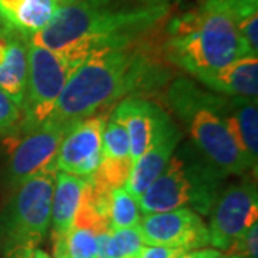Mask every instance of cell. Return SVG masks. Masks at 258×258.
I'll return each instance as SVG.
<instances>
[{"label": "cell", "instance_id": "1", "mask_svg": "<svg viewBox=\"0 0 258 258\" xmlns=\"http://www.w3.org/2000/svg\"><path fill=\"white\" fill-rule=\"evenodd\" d=\"M169 10V5L147 6L135 0H78L59 8L46 28L29 42L63 56L76 69L96 50L147 39Z\"/></svg>", "mask_w": 258, "mask_h": 258}, {"label": "cell", "instance_id": "2", "mask_svg": "<svg viewBox=\"0 0 258 258\" xmlns=\"http://www.w3.org/2000/svg\"><path fill=\"white\" fill-rule=\"evenodd\" d=\"M147 39L128 46L101 49L83 59L68 79L49 120L71 128L113 102L132 95L142 96L141 92L162 86L168 72Z\"/></svg>", "mask_w": 258, "mask_h": 258}, {"label": "cell", "instance_id": "3", "mask_svg": "<svg viewBox=\"0 0 258 258\" xmlns=\"http://www.w3.org/2000/svg\"><path fill=\"white\" fill-rule=\"evenodd\" d=\"M161 55L194 78L252 56L241 40L237 22L207 5H198L168 22Z\"/></svg>", "mask_w": 258, "mask_h": 258}, {"label": "cell", "instance_id": "4", "mask_svg": "<svg viewBox=\"0 0 258 258\" xmlns=\"http://www.w3.org/2000/svg\"><path fill=\"white\" fill-rule=\"evenodd\" d=\"M227 176L191 142H179L164 171L138 198L144 215L191 208L210 215Z\"/></svg>", "mask_w": 258, "mask_h": 258}, {"label": "cell", "instance_id": "5", "mask_svg": "<svg viewBox=\"0 0 258 258\" xmlns=\"http://www.w3.org/2000/svg\"><path fill=\"white\" fill-rule=\"evenodd\" d=\"M166 102L184 123L197 148L225 176L245 175L249 168L234 145L218 111V93L178 78L166 91Z\"/></svg>", "mask_w": 258, "mask_h": 258}, {"label": "cell", "instance_id": "6", "mask_svg": "<svg viewBox=\"0 0 258 258\" xmlns=\"http://www.w3.org/2000/svg\"><path fill=\"white\" fill-rule=\"evenodd\" d=\"M56 174V169L43 171L15 189L0 214V245L5 252L37 248L45 240Z\"/></svg>", "mask_w": 258, "mask_h": 258}, {"label": "cell", "instance_id": "7", "mask_svg": "<svg viewBox=\"0 0 258 258\" xmlns=\"http://www.w3.org/2000/svg\"><path fill=\"white\" fill-rule=\"evenodd\" d=\"M74 71V66L63 56L29 42L28 81L19 134L29 132L52 118L56 103Z\"/></svg>", "mask_w": 258, "mask_h": 258}, {"label": "cell", "instance_id": "8", "mask_svg": "<svg viewBox=\"0 0 258 258\" xmlns=\"http://www.w3.org/2000/svg\"><path fill=\"white\" fill-rule=\"evenodd\" d=\"M257 220L258 194L252 181L224 188L210 212V244L218 251H228Z\"/></svg>", "mask_w": 258, "mask_h": 258}, {"label": "cell", "instance_id": "9", "mask_svg": "<svg viewBox=\"0 0 258 258\" xmlns=\"http://www.w3.org/2000/svg\"><path fill=\"white\" fill-rule=\"evenodd\" d=\"M68 129L47 120L22 134L23 137L12 145L6 166V182L12 189L43 171L56 169V155Z\"/></svg>", "mask_w": 258, "mask_h": 258}, {"label": "cell", "instance_id": "10", "mask_svg": "<svg viewBox=\"0 0 258 258\" xmlns=\"http://www.w3.org/2000/svg\"><path fill=\"white\" fill-rule=\"evenodd\" d=\"M137 228L145 245L192 251L210 244L208 225L191 208L148 214L141 218Z\"/></svg>", "mask_w": 258, "mask_h": 258}, {"label": "cell", "instance_id": "11", "mask_svg": "<svg viewBox=\"0 0 258 258\" xmlns=\"http://www.w3.org/2000/svg\"><path fill=\"white\" fill-rule=\"evenodd\" d=\"M105 123L103 115H93L68 129L56 155L57 172L89 178L98 171Z\"/></svg>", "mask_w": 258, "mask_h": 258}, {"label": "cell", "instance_id": "12", "mask_svg": "<svg viewBox=\"0 0 258 258\" xmlns=\"http://www.w3.org/2000/svg\"><path fill=\"white\" fill-rule=\"evenodd\" d=\"M182 141V132L169 118L168 113H164L162 119L158 123L157 131L151 139V144L147 151L139 157L132 165V171L123 188L135 200H138L147 188L152 184L158 175L164 171L169 158Z\"/></svg>", "mask_w": 258, "mask_h": 258}, {"label": "cell", "instance_id": "13", "mask_svg": "<svg viewBox=\"0 0 258 258\" xmlns=\"http://www.w3.org/2000/svg\"><path fill=\"white\" fill-rule=\"evenodd\" d=\"M132 171L131 148L126 129L112 112L102 134V158L98 171L85 178L98 188L112 191L126 184Z\"/></svg>", "mask_w": 258, "mask_h": 258}, {"label": "cell", "instance_id": "14", "mask_svg": "<svg viewBox=\"0 0 258 258\" xmlns=\"http://www.w3.org/2000/svg\"><path fill=\"white\" fill-rule=\"evenodd\" d=\"M218 111L234 145L249 171L257 174L258 108L257 98L227 96L218 93Z\"/></svg>", "mask_w": 258, "mask_h": 258}, {"label": "cell", "instance_id": "15", "mask_svg": "<svg viewBox=\"0 0 258 258\" xmlns=\"http://www.w3.org/2000/svg\"><path fill=\"white\" fill-rule=\"evenodd\" d=\"M29 39L0 22V91L22 109L28 81Z\"/></svg>", "mask_w": 258, "mask_h": 258}, {"label": "cell", "instance_id": "16", "mask_svg": "<svg viewBox=\"0 0 258 258\" xmlns=\"http://www.w3.org/2000/svg\"><path fill=\"white\" fill-rule=\"evenodd\" d=\"M113 113L119 118L126 129L131 148V159L134 165L149 147L158 123L162 119L165 112L157 103L148 101L147 98L132 95L122 99L115 106Z\"/></svg>", "mask_w": 258, "mask_h": 258}, {"label": "cell", "instance_id": "17", "mask_svg": "<svg viewBox=\"0 0 258 258\" xmlns=\"http://www.w3.org/2000/svg\"><path fill=\"white\" fill-rule=\"evenodd\" d=\"M215 93L227 96L257 98L258 57L245 56L224 68L195 76Z\"/></svg>", "mask_w": 258, "mask_h": 258}, {"label": "cell", "instance_id": "18", "mask_svg": "<svg viewBox=\"0 0 258 258\" xmlns=\"http://www.w3.org/2000/svg\"><path fill=\"white\" fill-rule=\"evenodd\" d=\"M86 186L85 178L57 172L52 195V238L63 237L74 227L78 210L82 204L83 191Z\"/></svg>", "mask_w": 258, "mask_h": 258}, {"label": "cell", "instance_id": "19", "mask_svg": "<svg viewBox=\"0 0 258 258\" xmlns=\"http://www.w3.org/2000/svg\"><path fill=\"white\" fill-rule=\"evenodd\" d=\"M57 10L56 0H0V20L28 39L46 28Z\"/></svg>", "mask_w": 258, "mask_h": 258}, {"label": "cell", "instance_id": "20", "mask_svg": "<svg viewBox=\"0 0 258 258\" xmlns=\"http://www.w3.org/2000/svg\"><path fill=\"white\" fill-rule=\"evenodd\" d=\"M96 234L95 228L74 225L63 237L53 240L55 258H98Z\"/></svg>", "mask_w": 258, "mask_h": 258}, {"label": "cell", "instance_id": "21", "mask_svg": "<svg viewBox=\"0 0 258 258\" xmlns=\"http://www.w3.org/2000/svg\"><path fill=\"white\" fill-rule=\"evenodd\" d=\"M138 200L123 188H115L109 192V224L111 230L132 228L141 221Z\"/></svg>", "mask_w": 258, "mask_h": 258}, {"label": "cell", "instance_id": "22", "mask_svg": "<svg viewBox=\"0 0 258 258\" xmlns=\"http://www.w3.org/2000/svg\"><path fill=\"white\" fill-rule=\"evenodd\" d=\"M144 245L145 244L142 242L141 234L137 227L111 230L106 258L139 257Z\"/></svg>", "mask_w": 258, "mask_h": 258}, {"label": "cell", "instance_id": "23", "mask_svg": "<svg viewBox=\"0 0 258 258\" xmlns=\"http://www.w3.org/2000/svg\"><path fill=\"white\" fill-rule=\"evenodd\" d=\"M198 5H207L228 13L235 22H240L252 13H257L258 0H198Z\"/></svg>", "mask_w": 258, "mask_h": 258}, {"label": "cell", "instance_id": "24", "mask_svg": "<svg viewBox=\"0 0 258 258\" xmlns=\"http://www.w3.org/2000/svg\"><path fill=\"white\" fill-rule=\"evenodd\" d=\"M22 122V109L3 91H0V134L18 131Z\"/></svg>", "mask_w": 258, "mask_h": 258}, {"label": "cell", "instance_id": "25", "mask_svg": "<svg viewBox=\"0 0 258 258\" xmlns=\"http://www.w3.org/2000/svg\"><path fill=\"white\" fill-rule=\"evenodd\" d=\"M237 30L240 35L241 40L247 46L249 53L257 56L258 53V15L252 13L245 19L237 22Z\"/></svg>", "mask_w": 258, "mask_h": 258}, {"label": "cell", "instance_id": "26", "mask_svg": "<svg viewBox=\"0 0 258 258\" xmlns=\"http://www.w3.org/2000/svg\"><path fill=\"white\" fill-rule=\"evenodd\" d=\"M225 255H241L245 258H258V224H254L247 234L231 247Z\"/></svg>", "mask_w": 258, "mask_h": 258}, {"label": "cell", "instance_id": "27", "mask_svg": "<svg viewBox=\"0 0 258 258\" xmlns=\"http://www.w3.org/2000/svg\"><path fill=\"white\" fill-rule=\"evenodd\" d=\"M185 251L161 245H144L141 249L139 258H176Z\"/></svg>", "mask_w": 258, "mask_h": 258}, {"label": "cell", "instance_id": "28", "mask_svg": "<svg viewBox=\"0 0 258 258\" xmlns=\"http://www.w3.org/2000/svg\"><path fill=\"white\" fill-rule=\"evenodd\" d=\"M225 254L215 248H198L192 251H185L176 258H224Z\"/></svg>", "mask_w": 258, "mask_h": 258}, {"label": "cell", "instance_id": "29", "mask_svg": "<svg viewBox=\"0 0 258 258\" xmlns=\"http://www.w3.org/2000/svg\"><path fill=\"white\" fill-rule=\"evenodd\" d=\"M141 5H147V6H157V5H169V0H135Z\"/></svg>", "mask_w": 258, "mask_h": 258}, {"label": "cell", "instance_id": "30", "mask_svg": "<svg viewBox=\"0 0 258 258\" xmlns=\"http://www.w3.org/2000/svg\"><path fill=\"white\" fill-rule=\"evenodd\" d=\"M30 258H53V257H50L47 252L42 251L40 248H35L33 251H32V254H30Z\"/></svg>", "mask_w": 258, "mask_h": 258}, {"label": "cell", "instance_id": "31", "mask_svg": "<svg viewBox=\"0 0 258 258\" xmlns=\"http://www.w3.org/2000/svg\"><path fill=\"white\" fill-rule=\"evenodd\" d=\"M78 0H56V3L59 5V8H63V6H68V5H72Z\"/></svg>", "mask_w": 258, "mask_h": 258}, {"label": "cell", "instance_id": "32", "mask_svg": "<svg viewBox=\"0 0 258 258\" xmlns=\"http://www.w3.org/2000/svg\"><path fill=\"white\" fill-rule=\"evenodd\" d=\"M224 258H245V257H241V255H225Z\"/></svg>", "mask_w": 258, "mask_h": 258}, {"label": "cell", "instance_id": "33", "mask_svg": "<svg viewBox=\"0 0 258 258\" xmlns=\"http://www.w3.org/2000/svg\"><path fill=\"white\" fill-rule=\"evenodd\" d=\"M128 258H139V257H128Z\"/></svg>", "mask_w": 258, "mask_h": 258}, {"label": "cell", "instance_id": "34", "mask_svg": "<svg viewBox=\"0 0 258 258\" xmlns=\"http://www.w3.org/2000/svg\"><path fill=\"white\" fill-rule=\"evenodd\" d=\"M0 22H2V20H0Z\"/></svg>", "mask_w": 258, "mask_h": 258}]
</instances>
